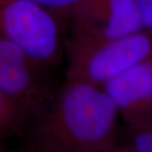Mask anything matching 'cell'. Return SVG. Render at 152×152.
<instances>
[{
	"mask_svg": "<svg viewBox=\"0 0 152 152\" xmlns=\"http://www.w3.org/2000/svg\"><path fill=\"white\" fill-rule=\"evenodd\" d=\"M118 112L102 89L66 79L33 118L24 150L31 152H117Z\"/></svg>",
	"mask_w": 152,
	"mask_h": 152,
	"instance_id": "obj_1",
	"label": "cell"
},
{
	"mask_svg": "<svg viewBox=\"0 0 152 152\" xmlns=\"http://www.w3.org/2000/svg\"><path fill=\"white\" fill-rule=\"evenodd\" d=\"M67 56L66 79L101 87L126 69L152 58V30L106 41H92L69 35L64 41Z\"/></svg>",
	"mask_w": 152,
	"mask_h": 152,
	"instance_id": "obj_2",
	"label": "cell"
},
{
	"mask_svg": "<svg viewBox=\"0 0 152 152\" xmlns=\"http://www.w3.org/2000/svg\"><path fill=\"white\" fill-rule=\"evenodd\" d=\"M0 36L18 45L44 69L61 58L58 19L30 0H0Z\"/></svg>",
	"mask_w": 152,
	"mask_h": 152,
	"instance_id": "obj_3",
	"label": "cell"
},
{
	"mask_svg": "<svg viewBox=\"0 0 152 152\" xmlns=\"http://www.w3.org/2000/svg\"><path fill=\"white\" fill-rule=\"evenodd\" d=\"M68 21L70 35L92 41L121 38L144 28L134 0H80Z\"/></svg>",
	"mask_w": 152,
	"mask_h": 152,
	"instance_id": "obj_4",
	"label": "cell"
},
{
	"mask_svg": "<svg viewBox=\"0 0 152 152\" xmlns=\"http://www.w3.org/2000/svg\"><path fill=\"white\" fill-rule=\"evenodd\" d=\"M101 87L127 126L152 121V58L126 69Z\"/></svg>",
	"mask_w": 152,
	"mask_h": 152,
	"instance_id": "obj_5",
	"label": "cell"
},
{
	"mask_svg": "<svg viewBox=\"0 0 152 152\" xmlns=\"http://www.w3.org/2000/svg\"><path fill=\"white\" fill-rule=\"evenodd\" d=\"M42 69L21 48L0 36V92L45 102L53 94Z\"/></svg>",
	"mask_w": 152,
	"mask_h": 152,
	"instance_id": "obj_6",
	"label": "cell"
},
{
	"mask_svg": "<svg viewBox=\"0 0 152 152\" xmlns=\"http://www.w3.org/2000/svg\"><path fill=\"white\" fill-rule=\"evenodd\" d=\"M44 103L0 92V143L25 132Z\"/></svg>",
	"mask_w": 152,
	"mask_h": 152,
	"instance_id": "obj_7",
	"label": "cell"
},
{
	"mask_svg": "<svg viewBox=\"0 0 152 152\" xmlns=\"http://www.w3.org/2000/svg\"><path fill=\"white\" fill-rule=\"evenodd\" d=\"M117 152H152V121L127 126L126 135L120 139Z\"/></svg>",
	"mask_w": 152,
	"mask_h": 152,
	"instance_id": "obj_8",
	"label": "cell"
},
{
	"mask_svg": "<svg viewBox=\"0 0 152 152\" xmlns=\"http://www.w3.org/2000/svg\"><path fill=\"white\" fill-rule=\"evenodd\" d=\"M51 12L54 16L68 20V15L80 0H30Z\"/></svg>",
	"mask_w": 152,
	"mask_h": 152,
	"instance_id": "obj_9",
	"label": "cell"
},
{
	"mask_svg": "<svg viewBox=\"0 0 152 152\" xmlns=\"http://www.w3.org/2000/svg\"><path fill=\"white\" fill-rule=\"evenodd\" d=\"M145 29L152 30V0H134Z\"/></svg>",
	"mask_w": 152,
	"mask_h": 152,
	"instance_id": "obj_10",
	"label": "cell"
},
{
	"mask_svg": "<svg viewBox=\"0 0 152 152\" xmlns=\"http://www.w3.org/2000/svg\"><path fill=\"white\" fill-rule=\"evenodd\" d=\"M3 150H5L4 143H0V151H3Z\"/></svg>",
	"mask_w": 152,
	"mask_h": 152,
	"instance_id": "obj_11",
	"label": "cell"
}]
</instances>
